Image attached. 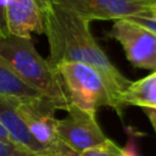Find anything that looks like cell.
I'll list each match as a JSON object with an SVG mask.
<instances>
[{"mask_svg": "<svg viewBox=\"0 0 156 156\" xmlns=\"http://www.w3.org/2000/svg\"><path fill=\"white\" fill-rule=\"evenodd\" d=\"M43 23L49 43V62L55 68L62 62H80L93 67L108 90L112 108L122 117L124 107L121 99L132 80L119 72L99 46L90 21L51 2V7L43 12Z\"/></svg>", "mask_w": 156, "mask_h": 156, "instance_id": "obj_1", "label": "cell"}, {"mask_svg": "<svg viewBox=\"0 0 156 156\" xmlns=\"http://www.w3.org/2000/svg\"><path fill=\"white\" fill-rule=\"evenodd\" d=\"M0 57L29 87L67 111L71 102L57 69L35 49L32 38L0 37Z\"/></svg>", "mask_w": 156, "mask_h": 156, "instance_id": "obj_2", "label": "cell"}, {"mask_svg": "<svg viewBox=\"0 0 156 156\" xmlns=\"http://www.w3.org/2000/svg\"><path fill=\"white\" fill-rule=\"evenodd\" d=\"M56 69L71 104L95 115L101 106L112 108L108 90L93 67L80 62H62L56 66Z\"/></svg>", "mask_w": 156, "mask_h": 156, "instance_id": "obj_3", "label": "cell"}, {"mask_svg": "<svg viewBox=\"0 0 156 156\" xmlns=\"http://www.w3.org/2000/svg\"><path fill=\"white\" fill-rule=\"evenodd\" d=\"M17 110L32 136L45 147L51 156H69L74 151L69 149L56 133V105L48 98L17 102Z\"/></svg>", "mask_w": 156, "mask_h": 156, "instance_id": "obj_4", "label": "cell"}, {"mask_svg": "<svg viewBox=\"0 0 156 156\" xmlns=\"http://www.w3.org/2000/svg\"><path fill=\"white\" fill-rule=\"evenodd\" d=\"M110 37L124 50L128 61L138 68L156 71V35L129 18L116 20Z\"/></svg>", "mask_w": 156, "mask_h": 156, "instance_id": "obj_5", "label": "cell"}, {"mask_svg": "<svg viewBox=\"0 0 156 156\" xmlns=\"http://www.w3.org/2000/svg\"><path fill=\"white\" fill-rule=\"evenodd\" d=\"M66 112V117L56 121V133L74 152L80 154L107 139L96 121L95 113L87 112L73 104Z\"/></svg>", "mask_w": 156, "mask_h": 156, "instance_id": "obj_6", "label": "cell"}, {"mask_svg": "<svg viewBox=\"0 0 156 156\" xmlns=\"http://www.w3.org/2000/svg\"><path fill=\"white\" fill-rule=\"evenodd\" d=\"M76 15L89 20H119L138 13H147L149 0H51Z\"/></svg>", "mask_w": 156, "mask_h": 156, "instance_id": "obj_7", "label": "cell"}, {"mask_svg": "<svg viewBox=\"0 0 156 156\" xmlns=\"http://www.w3.org/2000/svg\"><path fill=\"white\" fill-rule=\"evenodd\" d=\"M9 34L30 38L32 33L43 34V13L35 0H6Z\"/></svg>", "mask_w": 156, "mask_h": 156, "instance_id": "obj_8", "label": "cell"}, {"mask_svg": "<svg viewBox=\"0 0 156 156\" xmlns=\"http://www.w3.org/2000/svg\"><path fill=\"white\" fill-rule=\"evenodd\" d=\"M18 100L0 95V122L7 130L9 135L11 136L15 145L29 150L35 154H46L50 152L43 147L29 133L26 123L23 122L22 117L17 110Z\"/></svg>", "mask_w": 156, "mask_h": 156, "instance_id": "obj_9", "label": "cell"}, {"mask_svg": "<svg viewBox=\"0 0 156 156\" xmlns=\"http://www.w3.org/2000/svg\"><path fill=\"white\" fill-rule=\"evenodd\" d=\"M121 102L123 107L132 105L141 108H156V71L132 82L123 93Z\"/></svg>", "mask_w": 156, "mask_h": 156, "instance_id": "obj_10", "label": "cell"}, {"mask_svg": "<svg viewBox=\"0 0 156 156\" xmlns=\"http://www.w3.org/2000/svg\"><path fill=\"white\" fill-rule=\"evenodd\" d=\"M0 95L15 100H34L43 96L39 91L26 84L0 57Z\"/></svg>", "mask_w": 156, "mask_h": 156, "instance_id": "obj_11", "label": "cell"}, {"mask_svg": "<svg viewBox=\"0 0 156 156\" xmlns=\"http://www.w3.org/2000/svg\"><path fill=\"white\" fill-rule=\"evenodd\" d=\"M119 152L121 147L113 140L107 138L101 144L82 151L79 156H119Z\"/></svg>", "mask_w": 156, "mask_h": 156, "instance_id": "obj_12", "label": "cell"}, {"mask_svg": "<svg viewBox=\"0 0 156 156\" xmlns=\"http://www.w3.org/2000/svg\"><path fill=\"white\" fill-rule=\"evenodd\" d=\"M126 18H129L133 22L145 27L146 29H149L150 32H152L156 35V20L154 17L149 16L147 13H138V15H133V16H129Z\"/></svg>", "mask_w": 156, "mask_h": 156, "instance_id": "obj_13", "label": "cell"}, {"mask_svg": "<svg viewBox=\"0 0 156 156\" xmlns=\"http://www.w3.org/2000/svg\"><path fill=\"white\" fill-rule=\"evenodd\" d=\"M119 156H139L136 141L134 138V132H128V141L124 147H121Z\"/></svg>", "mask_w": 156, "mask_h": 156, "instance_id": "obj_14", "label": "cell"}, {"mask_svg": "<svg viewBox=\"0 0 156 156\" xmlns=\"http://www.w3.org/2000/svg\"><path fill=\"white\" fill-rule=\"evenodd\" d=\"M9 35L6 22V0H0V37Z\"/></svg>", "mask_w": 156, "mask_h": 156, "instance_id": "obj_15", "label": "cell"}, {"mask_svg": "<svg viewBox=\"0 0 156 156\" xmlns=\"http://www.w3.org/2000/svg\"><path fill=\"white\" fill-rule=\"evenodd\" d=\"M16 146L17 145L6 144V143H4V141L0 140V156H12Z\"/></svg>", "mask_w": 156, "mask_h": 156, "instance_id": "obj_16", "label": "cell"}, {"mask_svg": "<svg viewBox=\"0 0 156 156\" xmlns=\"http://www.w3.org/2000/svg\"><path fill=\"white\" fill-rule=\"evenodd\" d=\"M12 156H51V155H46V154H35V152H32V151H29V150H26V149H22V147H20V146H16V149H15Z\"/></svg>", "mask_w": 156, "mask_h": 156, "instance_id": "obj_17", "label": "cell"}, {"mask_svg": "<svg viewBox=\"0 0 156 156\" xmlns=\"http://www.w3.org/2000/svg\"><path fill=\"white\" fill-rule=\"evenodd\" d=\"M143 111L145 112L146 117L149 118L151 126L154 127V130L156 133V108H143Z\"/></svg>", "mask_w": 156, "mask_h": 156, "instance_id": "obj_18", "label": "cell"}, {"mask_svg": "<svg viewBox=\"0 0 156 156\" xmlns=\"http://www.w3.org/2000/svg\"><path fill=\"white\" fill-rule=\"evenodd\" d=\"M0 140H1V141H4V143H6V144L15 145V143L12 141L11 136L9 135L7 130H6V129H5V127L1 124V122H0Z\"/></svg>", "mask_w": 156, "mask_h": 156, "instance_id": "obj_19", "label": "cell"}, {"mask_svg": "<svg viewBox=\"0 0 156 156\" xmlns=\"http://www.w3.org/2000/svg\"><path fill=\"white\" fill-rule=\"evenodd\" d=\"M35 1H37L38 6H39L41 13L45 12V11H48L51 7V0H35Z\"/></svg>", "mask_w": 156, "mask_h": 156, "instance_id": "obj_20", "label": "cell"}, {"mask_svg": "<svg viewBox=\"0 0 156 156\" xmlns=\"http://www.w3.org/2000/svg\"><path fill=\"white\" fill-rule=\"evenodd\" d=\"M147 15L151 16V17H154V18L156 20V2H154V4H151V5L149 6Z\"/></svg>", "mask_w": 156, "mask_h": 156, "instance_id": "obj_21", "label": "cell"}, {"mask_svg": "<svg viewBox=\"0 0 156 156\" xmlns=\"http://www.w3.org/2000/svg\"><path fill=\"white\" fill-rule=\"evenodd\" d=\"M149 1H150L151 4H154V2H156V0H149Z\"/></svg>", "mask_w": 156, "mask_h": 156, "instance_id": "obj_22", "label": "cell"}]
</instances>
